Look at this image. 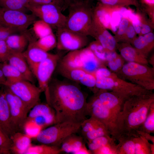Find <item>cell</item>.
Here are the masks:
<instances>
[{
  "instance_id": "obj_28",
  "label": "cell",
  "mask_w": 154,
  "mask_h": 154,
  "mask_svg": "<svg viewBox=\"0 0 154 154\" xmlns=\"http://www.w3.org/2000/svg\"><path fill=\"white\" fill-rule=\"evenodd\" d=\"M33 42L36 46L47 52L56 47L57 45V39L53 33Z\"/></svg>"
},
{
  "instance_id": "obj_32",
  "label": "cell",
  "mask_w": 154,
  "mask_h": 154,
  "mask_svg": "<svg viewBox=\"0 0 154 154\" xmlns=\"http://www.w3.org/2000/svg\"><path fill=\"white\" fill-rule=\"evenodd\" d=\"M135 154H151V143L144 137L139 135L134 138Z\"/></svg>"
},
{
  "instance_id": "obj_18",
  "label": "cell",
  "mask_w": 154,
  "mask_h": 154,
  "mask_svg": "<svg viewBox=\"0 0 154 154\" xmlns=\"http://www.w3.org/2000/svg\"><path fill=\"white\" fill-rule=\"evenodd\" d=\"M7 62L16 68L26 80L32 83L34 82V75L23 52L12 51Z\"/></svg>"
},
{
  "instance_id": "obj_16",
  "label": "cell",
  "mask_w": 154,
  "mask_h": 154,
  "mask_svg": "<svg viewBox=\"0 0 154 154\" xmlns=\"http://www.w3.org/2000/svg\"><path fill=\"white\" fill-rule=\"evenodd\" d=\"M29 112L27 117L33 119L43 128L55 124V112L47 103L37 104Z\"/></svg>"
},
{
  "instance_id": "obj_31",
  "label": "cell",
  "mask_w": 154,
  "mask_h": 154,
  "mask_svg": "<svg viewBox=\"0 0 154 154\" xmlns=\"http://www.w3.org/2000/svg\"><path fill=\"white\" fill-rule=\"evenodd\" d=\"M33 24V31L36 36L38 38L53 33L51 26L42 20L35 21Z\"/></svg>"
},
{
  "instance_id": "obj_40",
  "label": "cell",
  "mask_w": 154,
  "mask_h": 154,
  "mask_svg": "<svg viewBox=\"0 0 154 154\" xmlns=\"http://www.w3.org/2000/svg\"><path fill=\"white\" fill-rule=\"evenodd\" d=\"M99 120L92 117L85 119L81 123V128L84 135L92 131L96 127Z\"/></svg>"
},
{
  "instance_id": "obj_27",
  "label": "cell",
  "mask_w": 154,
  "mask_h": 154,
  "mask_svg": "<svg viewBox=\"0 0 154 154\" xmlns=\"http://www.w3.org/2000/svg\"><path fill=\"white\" fill-rule=\"evenodd\" d=\"M58 70L63 76L79 82L88 72L81 68L66 67L59 66H58Z\"/></svg>"
},
{
  "instance_id": "obj_42",
  "label": "cell",
  "mask_w": 154,
  "mask_h": 154,
  "mask_svg": "<svg viewBox=\"0 0 154 154\" xmlns=\"http://www.w3.org/2000/svg\"><path fill=\"white\" fill-rule=\"evenodd\" d=\"M111 16L110 27L112 31L115 32L117 31L123 17L119 11H114Z\"/></svg>"
},
{
  "instance_id": "obj_35",
  "label": "cell",
  "mask_w": 154,
  "mask_h": 154,
  "mask_svg": "<svg viewBox=\"0 0 154 154\" xmlns=\"http://www.w3.org/2000/svg\"><path fill=\"white\" fill-rule=\"evenodd\" d=\"M115 140L111 136L106 135L97 137L90 141H87V143L89 149L92 152L108 143L115 142Z\"/></svg>"
},
{
  "instance_id": "obj_25",
  "label": "cell",
  "mask_w": 154,
  "mask_h": 154,
  "mask_svg": "<svg viewBox=\"0 0 154 154\" xmlns=\"http://www.w3.org/2000/svg\"><path fill=\"white\" fill-rule=\"evenodd\" d=\"M60 147L42 144H31L25 154H59L62 152Z\"/></svg>"
},
{
  "instance_id": "obj_20",
  "label": "cell",
  "mask_w": 154,
  "mask_h": 154,
  "mask_svg": "<svg viewBox=\"0 0 154 154\" xmlns=\"http://www.w3.org/2000/svg\"><path fill=\"white\" fill-rule=\"evenodd\" d=\"M10 138L12 142L11 153L25 154L31 145L32 138L24 133L17 132Z\"/></svg>"
},
{
  "instance_id": "obj_45",
  "label": "cell",
  "mask_w": 154,
  "mask_h": 154,
  "mask_svg": "<svg viewBox=\"0 0 154 154\" xmlns=\"http://www.w3.org/2000/svg\"><path fill=\"white\" fill-rule=\"evenodd\" d=\"M108 5H125L135 4V0H96Z\"/></svg>"
},
{
  "instance_id": "obj_19",
  "label": "cell",
  "mask_w": 154,
  "mask_h": 154,
  "mask_svg": "<svg viewBox=\"0 0 154 154\" xmlns=\"http://www.w3.org/2000/svg\"><path fill=\"white\" fill-rule=\"evenodd\" d=\"M33 41L30 42L28 47L23 54L32 72L40 62L51 54L45 52L36 46Z\"/></svg>"
},
{
  "instance_id": "obj_13",
  "label": "cell",
  "mask_w": 154,
  "mask_h": 154,
  "mask_svg": "<svg viewBox=\"0 0 154 154\" xmlns=\"http://www.w3.org/2000/svg\"><path fill=\"white\" fill-rule=\"evenodd\" d=\"M57 48L70 51L80 49L87 44V36L70 30L65 27L57 29Z\"/></svg>"
},
{
  "instance_id": "obj_51",
  "label": "cell",
  "mask_w": 154,
  "mask_h": 154,
  "mask_svg": "<svg viewBox=\"0 0 154 154\" xmlns=\"http://www.w3.org/2000/svg\"><path fill=\"white\" fill-rule=\"evenodd\" d=\"M131 21L136 33L140 34L141 33V24L138 16L132 19Z\"/></svg>"
},
{
  "instance_id": "obj_7",
  "label": "cell",
  "mask_w": 154,
  "mask_h": 154,
  "mask_svg": "<svg viewBox=\"0 0 154 154\" xmlns=\"http://www.w3.org/2000/svg\"><path fill=\"white\" fill-rule=\"evenodd\" d=\"M81 123L67 122L56 123L42 130L35 139L41 144L60 147L66 138L78 131Z\"/></svg>"
},
{
  "instance_id": "obj_4",
  "label": "cell",
  "mask_w": 154,
  "mask_h": 154,
  "mask_svg": "<svg viewBox=\"0 0 154 154\" xmlns=\"http://www.w3.org/2000/svg\"><path fill=\"white\" fill-rule=\"evenodd\" d=\"M69 14L65 27L72 31L89 35L93 20V11L88 0H78L68 6Z\"/></svg>"
},
{
  "instance_id": "obj_23",
  "label": "cell",
  "mask_w": 154,
  "mask_h": 154,
  "mask_svg": "<svg viewBox=\"0 0 154 154\" xmlns=\"http://www.w3.org/2000/svg\"><path fill=\"white\" fill-rule=\"evenodd\" d=\"M0 68L6 79L3 85L5 83L26 80L23 76L16 68L7 62L0 63Z\"/></svg>"
},
{
  "instance_id": "obj_59",
  "label": "cell",
  "mask_w": 154,
  "mask_h": 154,
  "mask_svg": "<svg viewBox=\"0 0 154 154\" xmlns=\"http://www.w3.org/2000/svg\"><path fill=\"white\" fill-rule=\"evenodd\" d=\"M78 0H66V4L67 7H68L70 4Z\"/></svg>"
},
{
  "instance_id": "obj_44",
  "label": "cell",
  "mask_w": 154,
  "mask_h": 154,
  "mask_svg": "<svg viewBox=\"0 0 154 154\" xmlns=\"http://www.w3.org/2000/svg\"><path fill=\"white\" fill-rule=\"evenodd\" d=\"M29 3L34 5L54 4L60 7L62 10L67 7L65 3L61 0H29Z\"/></svg>"
},
{
  "instance_id": "obj_6",
  "label": "cell",
  "mask_w": 154,
  "mask_h": 154,
  "mask_svg": "<svg viewBox=\"0 0 154 154\" xmlns=\"http://www.w3.org/2000/svg\"><path fill=\"white\" fill-rule=\"evenodd\" d=\"M59 61L58 66L81 68L92 73L102 65V62L88 47L70 51Z\"/></svg>"
},
{
  "instance_id": "obj_5",
  "label": "cell",
  "mask_w": 154,
  "mask_h": 154,
  "mask_svg": "<svg viewBox=\"0 0 154 154\" xmlns=\"http://www.w3.org/2000/svg\"><path fill=\"white\" fill-rule=\"evenodd\" d=\"M116 74L146 90L152 91L154 89V68L148 65L127 62Z\"/></svg>"
},
{
  "instance_id": "obj_46",
  "label": "cell",
  "mask_w": 154,
  "mask_h": 154,
  "mask_svg": "<svg viewBox=\"0 0 154 154\" xmlns=\"http://www.w3.org/2000/svg\"><path fill=\"white\" fill-rule=\"evenodd\" d=\"M73 134H72L68 136L62 142L60 147L62 152L72 153Z\"/></svg>"
},
{
  "instance_id": "obj_43",
  "label": "cell",
  "mask_w": 154,
  "mask_h": 154,
  "mask_svg": "<svg viewBox=\"0 0 154 154\" xmlns=\"http://www.w3.org/2000/svg\"><path fill=\"white\" fill-rule=\"evenodd\" d=\"M96 82L94 73L88 72L79 82L87 87L92 88L96 87Z\"/></svg>"
},
{
  "instance_id": "obj_8",
  "label": "cell",
  "mask_w": 154,
  "mask_h": 154,
  "mask_svg": "<svg viewBox=\"0 0 154 154\" xmlns=\"http://www.w3.org/2000/svg\"><path fill=\"white\" fill-rule=\"evenodd\" d=\"M86 111L87 116L93 117L101 122L106 126L111 137L117 140L121 135L119 123L95 94L87 102Z\"/></svg>"
},
{
  "instance_id": "obj_49",
  "label": "cell",
  "mask_w": 154,
  "mask_h": 154,
  "mask_svg": "<svg viewBox=\"0 0 154 154\" xmlns=\"http://www.w3.org/2000/svg\"><path fill=\"white\" fill-rule=\"evenodd\" d=\"M129 25L128 19L123 18L122 19L118 27L117 35L120 37H122L126 33Z\"/></svg>"
},
{
  "instance_id": "obj_9",
  "label": "cell",
  "mask_w": 154,
  "mask_h": 154,
  "mask_svg": "<svg viewBox=\"0 0 154 154\" xmlns=\"http://www.w3.org/2000/svg\"><path fill=\"white\" fill-rule=\"evenodd\" d=\"M26 7L36 17L57 29L65 27L67 17L62 12V9L54 4L34 5L29 3Z\"/></svg>"
},
{
  "instance_id": "obj_38",
  "label": "cell",
  "mask_w": 154,
  "mask_h": 154,
  "mask_svg": "<svg viewBox=\"0 0 154 154\" xmlns=\"http://www.w3.org/2000/svg\"><path fill=\"white\" fill-rule=\"evenodd\" d=\"M12 142L10 138L0 129V154H10Z\"/></svg>"
},
{
  "instance_id": "obj_14",
  "label": "cell",
  "mask_w": 154,
  "mask_h": 154,
  "mask_svg": "<svg viewBox=\"0 0 154 154\" xmlns=\"http://www.w3.org/2000/svg\"><path fill=\"white\" fill-rule=\"evenodd\" d=\"M60 59L58 54H51L39 63L32 71L37 80L38 87L42 92H44L48 87L51 76Z\"/></svg>"
},
{
  "instance_id": "obj_52",
  "label": "cell",
  "mask_w": 154,
  "mask_h": 154,
  "mask_svg": "<svg viewBox=\"0 0 154 154\" xmlns=\"http://www.w3.org/2000/svg\"><path fill=\"white\" fill-rule=\"evenodd\" d=\"M144 38L148 44L152 48L154 46V35L153 33L149 32L144 35Z\"/></svg>"
},
{
  "instance_id": "obj_47",
  "label": "cell",
  "mask_w": 154,
  "mask_h": 154,
  "mask_svg": "<svg viewBox=\"0 0 154 154\" xmlns=\"http://www.w3.org/2000/svg\"><path fill=\"white\" fill-rule=\"evenodd\" d=\"M73 134L72 141V153H75L81 147L85 145L83 138L80 136L76 135Z\"/></svg>"
},
{
  "instance_id": "obj_41",
  "label": "cell",
  "mask_w": 154,
  "mask_h": 154,
  "mask_svg": "<svg viewBox=\"0 0 154 154\" xmlns=\"http://www.w3.org/2000/svg\"><path fill=\"white\" fill-rule=\"evenodd\" d=\"M12 52L5 41H0V63L7 62Z\"/></svg>"
},
{
  "instance_id": "obj_2",
  "label": "cell",
  "mask_w": 154,
  "mask_h": 154,
  "mask_svg": "<svg viewBox=\"0 0 154 154\" xmlns=\"http://www.w3.org/2000/svg\"><path fill=\"white\" fill-rule=\"evenodd\" d=\"M154 102V94L152 91L133 96L125 100L122 110L121 135L139 136L137 131Z\"/></svg>"
},
{
  "instance_id": "obj_10",
  "label": "cell",
  "mask_w": 154,
  "mask_h": 154,
  "mask_svg": "<svg viewBox=\"0 0 154 154\" xmlns=\"http://www.w3.org/2000/svg\"><path fill=\"white\" fill-rule=\"evenodd\" d=\"M36 17L21 11L14 10L0 6V25L21 32L36 21Z\"/></svg>"
},
{
  "instance_id": "obj_24",
  "label": "cell",
  "mask_w": 154,
  "mask_h": 154,
  "mask_svg": "<svg viewBox=\"0 0 154 154\" xmlns=\"http://www.w3.org/2000/svg\"><path fill=\"white\" fill-rule=\"evenodd\" d=\"M133 136L121 135L117 140V154H135V143Z\"/></svg>"
},
{
  "instance_id": "obj_37",
  "label": "cell",
  "mask_w": 154,
  "mask_h": 154,
  "mask_svg": "<svg viewBox=\"0 0 154 154\" xmlns=\"http://www.w3.org/2000/svg\"><path fill=\"white\" fill-rule=\"evenodd\" d=\"M101 32L104 36L106 44V51L107 53L115 51L117 46L116 39L104 27L100 25Z\"/></svg>"
},
{
  "instance_id": "obj_15",
  "label": "cell",
  "mask_w": 154,
  "mask_h": 154,
  "mask_svg": "<svg viewBox=\"0 0 154 154\" xmlns=\"http://www.w3.org/2000/svg\"><path fill=\"white\" fill-rule=\"evenodd\" d=\"M94 94L117 121L121 133L123 106L124 101L127 98L114 92L106 90H99Z\"/></svg>"
},
{
  "instance_id": "obj_53",
  "label": "cell",
  "mask_w": 154,
  "mask_h": 154,
  "mask_svg": "<svg viewBox=\"0 0 154 154\" xmlns=\"http://www.w3.org/2000/svg\"><path fill=\"white\" fill-rule=\"evenodd\" d=\"M138 135L143 137L149 141H151L153 143H154V136L150 134L138 130L137 131Z\"/></svg>"
},
{
  "instance_id": "obj_61",
  "label": "cell",
  "mask_w": 154,
  "mask_h": 154,
  "mask_svg": "<svg viewBox=\"0 0 154 154\" xmlns=\"http://www.w3.org/2000/svg\"><path fill=\"white\" fill-rule=\"evenodd\" d=\"M62 0V1H64L66 5L67 6V5H66V0Z\"/></svg>"
},
{
  "instance_id": "obj_22",
  "label": "cell",
  "mask_w": 154,
  "mask_h": 154,
  "mask_svg": "<svg viewBox=\"0 0 154 154\" xmlns=\"http://www.w3.org/2000/svg\"><path fill=\"white\" fill-rule=\"evenodd\" d=\"M25 31L22 32L20 35H11L5 40L12 51L23 52L28 42L33 41L32 40L30 34L25 33Z\"/></svg>"
},
{
  "instance_id": "obj_57",
  "label": "cell",
  "mask_w": 154,
  "mask_h": 154,
  "mask_svg": "<svg viewBox=\"0 0 154 154\" xmlns=\"http://www.w3.org/2000/svg\"><path fill=\"white\" fill-rule=\"evenodd\" d=\"M6 79L4 76L2 71L0 68V84L3 85Z\"/></svg>"
},
{
  "instance_id": "obj_29",
  "label": "cell",
  "mask_w": 154,
  "mask_h": 154,
  "mask_svg": "<svg viewBox=\"0 0 154 154\" xmlns=\"http://www.w3.org/2000/svg\"><path fill=\"white\" fill-rule=\"evenodd\" d=\"M43 129L33 119L27 117L23 124L22 130L23 131L24 133L32 139H35Z\"/></svg>"
},
{
  "instance_id": "obj_39",
  "label": "cell",
  "mask_w": 154,
  "mask_h": 154,
  "mask_svg": "<svg viewBox=\"0 0 154 154\" xmlns=\"http://www.w3.org/2000/svg\"><path fill=\"white\" fill-rule=\"evenodd\" d=\"M117 145L115 142L108 143L92 151L93 154H117Z\"/></svg>"
},
{
  "instance_id": "obj_17",
  "label": "cell",
  "mask_w": 154,
  "mask_h": 154,
  "mask_svg": "<svg viewBox=\"0 0 154 154\" xmlns=\"http://www.w3.org/2000/svg\"><path fill=\"white\" fill-rule=\"evenodd\" d=\"M0 129L9 137L17 132L11 121L8 104L3 91H0Z\"/></svg>"
},
{
  "instance_id": "obj_33",
  "label": "cell",
  "mask_w": 154,
  "mask_h": 154,
  "mask_svg": "<svg viewBox=\"0 0 154 154\" xmlns=\"http://www.w3.org/2000/svg\"><path fill=\"white\" fill-rule=\"evenodd\" d=\"M138 130L150 134L154 133V102L151 104L146 118Z\"/></svg>"
},
{
  "instance_id": "obj_54",
  "label": "cell",
  "mask_w": 154,
  "mask_h": 154,
  "mask_svg": "<svg viewBox=\"0 0 154 154\" xmlns=\"http://www.w3.org/2000/svg\"><path fill=\"white\" fill-rule=\"evenodd\" d=\"M119 11L122 17L127 19H129L130 15L132 12L131 10L128 9L125 7H122Z\"/></svg>"
},
{
  "instance_id": "obj_21",
  "label": "cell",
  "mask_w": 154,
  "mask_h": 154,
  "mask_svg": "<svg viewBox=\"0 0 154 154\" xmlns=\"http://www.w3.org/2000/svg\"><path fill=\"white\" fill-rule=\"evenodd\" d=\"M120 55L125 61L148 65L147 57L138 51L129 43L123 44L119 48Z\"/></svg>"
},
{
  "instance_id": "obj_36",
  "label": "cell",
  "mask_w": 154,
  "mask_h": 154,
  "mask_svg": "<svg viewBox=\"0 0 154 154\" xmlns=\"http://www.w3.org/2000/svg\"><path fill=\"white\" fill-rule=\"evenodd\" d=\"M132 43L136 49L146 57L148 53L153 48L146 42L143 36L141 35L138 38H135Z\"/></svg>"
},
{
  "instance_id": "obj_48",
  "label": "cell",
  "mask_w": 154,
  "mask_h": 154,
  "mask_svg": "<svg viewBox=\"0 0 154 154\" xmlns=\"http://www.w3.org/2000/svg\"><path fill=\"white\" fill-rule=\"evenodd\" d=\"M16 32L15 29L0 25V41H5L10 35Z\"/></svg>"
},
{
  "instance_id": "obj_55",
  "label": "cell",
  "mask_w": 154,
  "mask_h": 154,
  "mask_svg": "<svg viewBox=\"0 0 154 154\" xmlns=\"http://www.w3.org/2000/svg\"><path fill=\"white\" fill-rule=\"evenodd\" d=\"M92 151L84 145L76 151L74 154H92Z\"/></svg>"
},
{
  "instance_id": "obj_60",
  "label": "cell",
  "mask_w": 154,
  "mask_h": 154,
  "mask_svg": "<svg viewBox=\"0 0 154 154\" xmlns=\"http://www.w3.org/2000/svg\"><path fill=\"white\" fill-rule=\"evenodd\" d=\"M150 149L151 154H154V143H151Z\"/></svg>"
},
{
  "instance_id": "obj_12",
  "label": "cell",
  "mask_w": 154,
  "mask_h": 154,
  "mask_svg": "<svg viewBox=\"0 0 154 154\" xmlns=\"http://www.w3.org/2000/svg\"><path fill=\"white\" fill-rule=\"evenodd\" d=\"M3 90L8 104L12 123L17 132L22 130L30 110L6 87Z\"/></svg>"
},
{
  "instance_id": "obj_26",
  "label": "cell",
  "mask_w": 154,
  "mask_h": 154,
  "mask_svg": "<svg viewBox=\"0 0 154 154\" xmlns=\"http://www.w3.org/2000/svg\"><path fill=\"white\" fill-rule=\"evenodd\" d=\"M125 60L115 51L107 53L106 62L109 70L116 74L121 69L125 64Z\"/></svg>"
},
{
  "instance_id": "obj_58",
  "label": "cell",
  "mask_w": 154,
  "mask_h": 154,
  "mask_svg": "<svg viewBox=\"0 0 154 154\" xmlns=\"http://www.w3.org/2000/svg\"><path fill=\"white\" fill-rule=\"evenodd\" d=\"M148 64H150L154 68V56H152V57L149 60H148Z\"/></svg>"
},
{
  "instance_id": "obj_1",
  "label": "cell",
  "mask_w": 154,
  "mask_h": 154,
  "mask_svg": "<svg viewBox=\"0 0 154 154\" xmlns=\"http://www.w3.org/2000/svg\"><path fill=\"white\" fill-rule=\"evenodd\" d=\"M47 103L55 112L56 123H81L86 119L87 102L76 86L54 80L44 92Z\"/></svg>"
},
{
  "instance_id": "obj_50",
  "label": "cell",
  "mask_w": 154,
  "mask_h": 154,
  "mask_svg": "<svg viewBox=\"0 0 154 154\" xmlns=\"http://www.w3.org/2000/svg\"><path fill=\"white\" fill-rule=\"evenodd\" d=\"M136 32L132 25L129 24L126 31L125 34L126 37L125 38V43H132L135 38Z\"/></svg>"
},
{
  "instance_id": "obj_3",
  "label": "cell",
  "mask_w": 154,
  "mask_h": 154,
  "mask_svg": "<svg viewBox=\"0 0 154 154\" xmlns=\"http://www.w3.org/2000/svg\"><path fill=\"white\" fill-rule=\"evenodd\" d=\"M94 73L96 87L98 90H110L127 98L151 91L122 78L104 66L98 69Z\"/></svg>"
},
{
  "instance_id": "obj_56",
  "label": "cell",
  "mask_w": 154,
  "mask_h": 154,
  "mask_svg": "<svg viewBox=\"0 0 154 154\" xmlns=\"http://www.w3.org/2000/svg\"><path fill=\"white\" fill-rule=\"evenodd\" d=\"M150 27L146 24H142L141 25V33L143 35H145L151 31Z\"/></svg>"
},
{
  "instance_id": "obj_30",
  "label": "cell",
  "mask_w": 154,
  "mask_h": 154,
  "mask_svg": "<svg viewBox=\"0 0 154 154\" xmlns=\"http://www.w3.org/2000/svg\"><path fill=\"white\" fill-rule=\"evenodd\" d=\"M29 2V0H0V6L25 13L28 10L26 6Z\"/></svg>"
},
{
  "instance_id": "obj_34",
  "label": "cell",
  "mask_w": 154,
  "mask_h": 154,
  "mask_svg": "<svg viewBox=\"0 0 154 154\" xmlns=\"http://www.w3.org/2000/svg\"><path fill=\"white\" fill-rule=\"evenodd\" d=\"M83 135L87 140V141H90L97 137L102 136H111L106 126L100 121L94 129L86 133Z\"/></svg>"
},
{
  "instance_id": "obj_11",
  "label": "cell",
  "mask_w": 154,
  "mask_h": 154,
  "mask_svg": "<svg viewBox=\"0 0 154 154\" xmlns=\"http://www.w3.org/2000/svg\"><path fill=\"white\" fill-rule=\"evenodd\" d=\"M4 85L19 98L30 110L40 102L41 91L38 87L28 81L21 80L5 83Z\"/></svg>"
}]
</instances>
